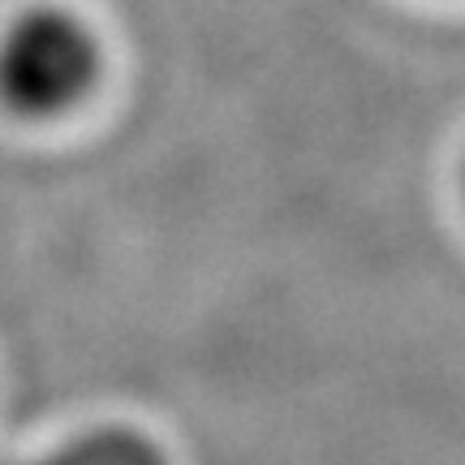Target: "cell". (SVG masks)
Here are the masks:
<instances>
[{"label":"cell","mask_w":465,"mask_h":465,"mask_svg":"<svg viewBox=\"0 0 465 465\" xmlns=\"http://www.w3.org/2000/svg\"><path fill=\"white\" fill-rule=\"evenodd\" d=\"M104 52L69 9H26L0 35V104L22 121H56L95 91Z\"/></svg>","instance_id":"obj_1"},{"label":"cell","mask_w":465,"mask_h":465,"mask_svg":"<svg viewBox=\"0 0 465 465\" xmlns=\"http://www.w3.org/2000/svg\"><path fill=\"white\" fill-rule=\"evenodd\" d=\"M17 465H168V457L147 435L130 431V427H108V431L83 435V440H74L65 449L44 452L35 461H17Z\"/></svg>","instance_id":"obj_2"}]
</instances>
